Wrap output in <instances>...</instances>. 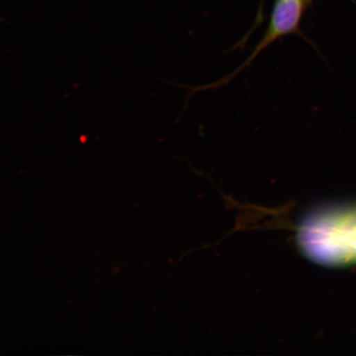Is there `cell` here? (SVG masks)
<instances>
[{"mask_svg": "<svg viewBox=\"0 0 356 356\" xmlns=\"http://www.w3.org/2000/svg\"><path fill=\"white\" fill-rule=\"evenodd\" d=\"M305 0H275L268 26L261 41L253 49L250 56L225 77L210 84L195 88V92L217 89L229 83L238 74L252 65L256 58L266 48L286 35L298 34L305 38L300 32V21L304 13Z\"/></svg>", "mask_w": 356, "mask_h": 356, "instance_id": "2", "label": "cell"}, {"mask_svg": "<svg viewBox=\"0 0 356 356\" xmlns=\"http://www.w3.org/2000/svg\"><path fill=\"white\" fill-rule=\"evenodd\" d=\"M305 252L320 264H356V208L315 213L300 230Z\"/></svg>", "mask_w": 356, "mask_h": 356, "instance_id": "1", "label": "cell"}]
</instances>
